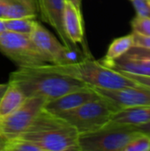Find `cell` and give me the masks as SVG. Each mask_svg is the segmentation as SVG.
Segmentation results:
<instances>
[{"instance_id":"cell-1","label":"cell","mask_w":150,"mask_h":151,"mask_svg":"<svg viewBox=\"0 0 150 151\" xmlns=\"http://www.w3.org/2000/svg\"><path fill=\"white\" fill-rule=\"evenodd\" d=\"M8 82L19 87L27 98L40 96L48 102L89 87L82 81L64 73L57 65L50 63L19 67L10 73Z\"/></svg>"},{"instance_id":"cell-2","label":"cell","mask_w":150,"mask_h":151,"mask_svg":"<svg viewBox=\"0 0 150 151\" xmlns=\"http://www.w3.org/2000/svg\"><path fill=\"white\" fill-rule=\"evenodd\" d=\"M77 129L60 115L42 108L29 127L19 137L42 151H80Z\"/></svg>"},{"instance_id":"cell-3","label":"cell","mask_w":150,"mask_h":151,"mask_svg":"<svg viewBox=\"0 0 150 151\" xmlns=\"http://www.w3.org/2000/svg\"><path fill=\"white\" fill-rule=\"evenodd\" d=\"M57 65L64 73L82 81L93 88L118 89L140 86L123 73L103 65L93 56L86 57L75 64Z\"/></svg>"},{"instance_id":"cell-4","label":"cell","mask_w":150,"mask_h":151,"mask_svg":"<svg viewBox=\"0 0 150 151\" xmlns=\"http://www.w3.org/2000/svg\"><path fill=\"white\" fill-rule=\"evenodd\" d=\"M100 96V95H99ZM119 108L108 98L100 96L80 107L59 114L71 123L80 134L95 132L105 127Z\"/></svg>"},{"instance_id":"cell-5","label":"cell","mask_w":150,"mask_h":151,"mask_svg":"<svg viewBox=\"0 0 150 151\" xmlns=\"http://www.w3.org/2000/svg\"><path fill=\"white\" fill-rule=\"evenodd\" d=\"M141 134L133 127L105 126L95 132L80 134V151H123Z\"/></svg>"},{"instance_id":"cell-6","label":"cell","mask_w":150,"mask_h":151,"mask_svg":"<svg viewBox=\"0 0 150 151\" xmlns=\"http://www.w3.org/2000/svg\"><path fill=\"white\" fill-rule=\"evenodd\" d=\"M0 52L19 67L49 63L29 35L5 31L0 35Z\"/></svg>"},{"instance_id":"cell-7","label":"cell","mask_w":150,"mask_h":151,"mask_svg":"<svg viewBox=\"0 0 150 151\" xmlns=\"http://www.w3.org/2000/svg\"><path fill=\"white\" fill-rule=\"evenodd\" d=\"M30 38L44 55L50 64L70 65L80 62L87 56L80 48L76 50L67 49L57 39L46 27L36 21L30 35Z\"/></svg>"},{"instance_id":"cell-8","label":"cell","mask_w":150,"mask_h":151,"mask_svg":"<svg viewBox=\"0 0 150 151\" xmlns=\"http://www.w3.org/2000/svg\"><path fill=\"white\" fill-rule=\"evenodd\" d=\"M47 102L45 98L40 96L27 97L14 111L0 119V134L7 140L20 136Z\"/></svg>"},{"instance_id":"cell-9","label":"cell","mask_w":150,"mask_h":151,"mask_svg":"<svg viewBox=\"0 0 150 151\" xmlns=\"http://www.w3.org/2000/svg\"><path fill=\"white\" fill-rule=\"evenodd\" d=\"M94 89L100 96L114 103L119 109L134 106H150V89L141 85L118 89Z\"/></svg>"},{"instance_id":"cell-10","label":"cell","mask_w":150,"mask_h":151,"mask_svg":"<svg viewBox=\"0 0 150 151\" xmlns=\"http://www.w3.org/2000/svg\"><path fill=\"white\" fill-rule=\"evenodd\" d=\"M36 3L41 19L54 28L61 42L67 49H79L78 45L69 40L64 30L63 11L65 0H36Z\"/></svg>"},{"instance_id":"cell-11","label":"cell","mask_w":150,"mask_h":151,"mask_svg":"<svg viewBox=\"0 0 150 151\" xmlns=\"http://www.w3.org/2000/svg\"><path fill=\"white\" fill-rule=\"evenodd\" d=\"M103 64L119 72L150 76V50L133 46L116 60Z\"/></svg>"},{"instance_id":"cell-12","label":"cell","mask_w":150,"mask_h":151,"mask_svg":"<svg viewBox=\"0 0 150 151\" xmlns=\"http://www.w3.org/2000/svg\"><path fill=\"white\" fill-rule=\"evenodd\" d=\"M63 27L69 40L83 47V52L87 57H91L88 46L85 42L84 22L82 12L72 2L65 0L63 11Z\"/></svg>"},{"instance_id":"cell-13","label":"cell","mask_w":150,"mask_h":151,"mask_svg":"<svg viewBox=\"0 0 150 151\" xmlns=\"http://www.w3.org/2000/svg\"><path fill=\"white\" fill-rule=\"evenodd\" d=\"M99 94L91 87L67 93L55 100L46 103L44 109L54 114H61L63 112L74 110L80 105L98 98Z\"/></svg>"},{"instance_id":"cell-14","label":"cell","mask_w":150,"mask_h":151,"mask_svg":"<svg viewBox=\"0 0 150 151\" xmlns=\"http://www.w3.org/2000/svg\"><path fill=\"white\" fill-rule=\"evenodd\" d=\"M150 121V106H134L117 111L106 126L139 127Z\"/></svg>"},{"instance_id":"cell-15","label":"cell","mask_w":150,"mask_h":151,"mask_svg":"<svg viewBox=\"0 0 150 151\" xmlns=\"http://www.w3.org/2000/svg\"><path fill=\"white\" fill-rule=\"evenodd\" d=\"M38 14L36 0H5L4 19L33 18Z\"/></svg>"},{"instance_id":"cell-16","label":"cell","mask_w":150,"mask_h":151,"mask_svg":"<svg viewBox=\"0 0 150 151\" xmlns=\"http://www.w3.org/2000/svg\"><path fill=\"white\" fill-rule=\"evenodd\" d=\"M26 99L25 94L19 87L13 83L8 82L6 89L0 97V119L14 111Z\"/></svg>"},{"instance_id":"cell-17","label":"cell","mask_w":150,"mask_h":151,"mask_svg":"<svg viewBox=\"0 0 150 151\" xmlns=\"http://www.w3.org/2000/svg\"><path fill=\"white\" fill-rule=\"evenodd\" d=\"M134 46L133 33L114 39L108 47L104 58L100 60L102 63H109L116 60Z\"/></svg>"},{"instance_id":"cell-18","label":"cell","mask_w":150,"mask_h":151,"mask_svg":"<svg viewBox=\"0 0 150 151\" xmlns=\"http://www.w3.org/2000/svg\"><path fill=\"white\" fill-rule=\"evenodd\" d=\"M35 23L36 20L33 18L5 19V27L7 31L27 35L29 36L34 27Z\"/></svg>"},{"instance_id":"cell-19","label":"cell","mask_w":150,"mask_h":151,"mask_svg":"<svg viewBox=\"0 0 150 151\" xmlns=\"http://www.w3.org/2000/svg\"><path fill=\"white\" fill-rule=\"evenodd\" d=\"M4 151H42L36 144L21 139L13 138L7 140Z\"/></svg>"},{"instance_id":"cell-20","label":"cell","mask_w":150,"mask_h":151,"mask_svg":"<svg viewBox=\"0 0 150 151\" xmlns=\"http://www.w3.org/2000/svg\"><path fill=\"white\" fill-rule=\"evenodd\" d=\"M123 151H150V136L141 134L133 138Z\"/></svg>"},{"instance_id":"cell-21","label":"cell","mask_w":150,"mask_h":151,"mask_svg":"<svg viewBox=\"0 0 150 151\" xmlns=\"http://www.w3.org/2000/svg\"><path fill=\"white\" fill-rule=\"evenodd\" d=\"M133 33L150 36V18L149 17H134L131 21Z\"/></svg>"},{"instance_id":"cell-22","label":"cell","mask_w":150,"mask_h":151,"mask_svg":"<svg viewBox=\"0 0 150 151\" xmlns=\"http://www.w3.org/2000/svg\"><path fill=\"white\" fill-rule=\"evenodd\" d=\"M131 2L137 16L150 18V0H133Z\"/></svg>"},{"instance_id":"cell-23","label":"cell","mask_w":150,"mask_h":151,"mask_svg":"<svg viewBox=\"0 0 150 151\" xmlns=\"http://www.w3.org/2000/svg\"><path fill=\"white\" fill-rule=\"evenodd\" d=\"M133 41H134V46L149 50H150V36L147 35H141L135 33H133Z\"/></svg>"},{"instance_id":"cell-24","label":"cell","mask_w":150,"mask_h":151,"mask_svg":"<svg viewBox=\"0 0 150 151\" xmlns=\"http://www.w3.org/2000/svg\"><path fill=\"white\" fill-rule=\"evenodd\" d=\"M121 73H123V72H121ZM123 73L125 75H126L128 78L136 81L139 85L143 86V87L148 88L150 89V76L138 75V74H133V73Z\"/></svg>"},{"instance_id":"cell-25","label":"cell","mask_w":150,"mask_h":151,"mask_svg":"<svg viewBox=\"0 0 150 151\" xmlns=\"http://www.w3.org/2000/svg\"><path fill=\"white\" fill-rule=\"evenodd\" d=\"M134 130L141 133V134H147V135H149L150 136V121H149L148 123L146 124H143L141 126H139V127H133Z\"/></svg>"},{"instance_id":"cell-26","label":"cell","mask_w":150,"mask_h":151,"mask_svg":"<svg viewBox=\"0 0 150 151\" xmlns=\"http://www.w3.org/2000/svg\"><path fill=\"white\" fill-rule=\"evenodd\" d=\"M5 31H7L5 27V19L0 17V35L4 33Z\"/></svg>"},{"instance_id":"cell-27","label":"cell","mask_w":150,"mask_h":151,"mask_svg":"<svg viewBox=\"0 0 150 151\" xmlns=\"http://www.w3.org/2000/svg\"><path fill=\"white\" fill-rule=\"evenodd\" d=\"M6 142H7V139L0 134V151H4Z\"/></svg>"},{"instance_id":"cell-28","label":"cell","mask_w":150,"mask_h":151,"mask_svg":"<svg viewBox=\"0 0 150 151\" xmlns=\"http://www.w3.org/2000/svg\"><path fill=\"white\" fill-rule=\"evenodd\" d=\"M70 2H72L79 10L81 11V3H82V0H68Z\"/></svg>"},{"instance_id":"cell-29","label":"cell","mask_w":150,"mask_h":151,"mask_svg":"<svg viewBox=\"0 0 150 151\" xmlns=\"http://www.w3.org/2000/svg\"><path fill=\"white\" fill-rule=\"evenodd\" d=\"M6 88H7V83H5V84H0V97L4 94V92L6 89Z\"/></svg>"},{"instance_id":"cell-30","label":"cell","mask_w":150,"mask_h":151,"mask_svg":"<svg viewBox=\"0 0 150 151\" xmlns=\"http://www.w3.org/2000/svg\"><path fill=\"white\" fill-rule=\"evenodd\" d=\"M130 1H133V0H130Z\"/></svg>"}]
</instances>
